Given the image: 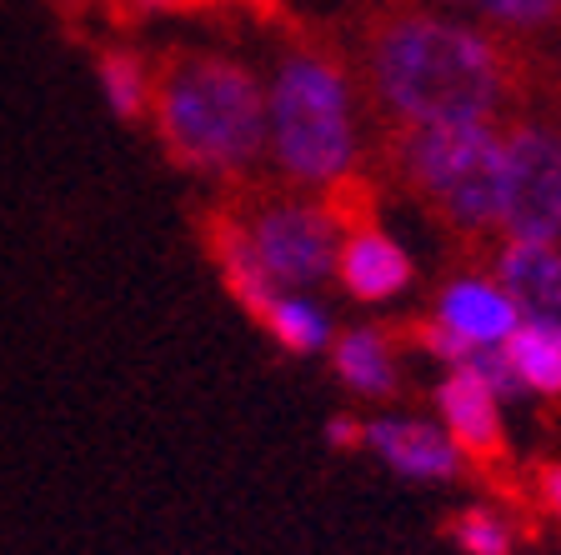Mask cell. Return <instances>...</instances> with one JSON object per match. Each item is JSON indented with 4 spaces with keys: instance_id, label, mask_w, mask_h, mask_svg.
I'll return each instance as SVG.
<instances>
[{
    "instance_id": "1",
    "label": "cell",
    "mask_w": 561,
    "mask_h": 555,
    "mask_svg": "<svg viewBox=\"0 0 561 555\" xmlns=\"http://www.w3.org/2000/svg\"><path fill=\"white\" fill-rule=\"evenodd\" d=\"M371 95L401 126L496 120L512 95L502 41L432 11H391L366 35Z\"/></svg>"
},
{
    "instance_id": "2",
    "label": "cell",
    "mask_w": 561,
    "mask_h": 555,
    "mask_svg": "<svg viewBox=\"0 0 561 555\" xmlns=\"http://www.w3.org/2000/svg\"><path fill=\"white\" fill-rule=\"evenodd\" d=\"M151 126L196 175H245L266 151V85L231 56L171 50L151 70Z\"/></svg>"
},
{
    "instance_id": "3",
    "label": "cell",
    "mask_w": 561,
    "mask_h": 555,
    "mask_svg": "<svg viewBox=\"0 0 561 555\" xmlns=\"http://www.w3.org/2000/svg\"><path fill=\"white\" fill-rule=\"evenodd\" d=\"M266 151L301 190H327L356 171V95L327 50L296 46L266 85Z\"/></svg>"
},
{
    "instance_id": "4",
    "label": "cell",
    "mask_w": 561,
    "mask_h": 555,
    "mask_svg": "<svg viewBox=\"0 0 561 555\" xmlns=\"http://www.w3.org/2000/svg\"><path fill=\"white\" fill-rule=\"evenodd\" d=\"M502 130L491 120H456V126H401L397 181L432 210L451 235L502 231Z\"/></svg>"
},
{
    "instance_id": "5",
    "label": "cell",
    "mask_w": 561,
    "mask_h": 555,
    "mask_svg": "<svg viewBox=\"0 0 561 555\" xmlns=\"http://www.w3.org/2000/svg\"><path fill=\"white\" fill-rule=\"evenodd\" d=\"M251 261L276 290H306L336 276L341 220L327 206V196H256L231 210Z\"/></svg>"
},
{
    "instance_id": "6",
    "label": "cell",
    "mask_w": 561,
    "mask_h": 555,
    "mask_svg": "<svg viewBox=\"0 0 561 555\" xmlns=\"http://www.w3.org/2000/svg\"><path fill=\"white\" fill-rule=\"evenodd\" d=\"M502 235L561 241V126L516 120L502 130Z\"/></svg>"
},
{
    "instance_id": "7",
    "label": "cell",
    "mask_w": 561,
    "mask_h": 555,
    "mask_svg": "<svg viewBox=\"0 0 561 555\" xmlns=\"http://www.w3.org/2000/svg\"><path fill=\"white\" fill-rule=\"evenodd\" d=\"M436 411H442L446 436L456 440V451L467 455V465L491 471L506 461V426H502V401L491 395V385L477 370L451 366L436 385Z\"/></svg>"
},
{
    "instance_id": "8",
    "label": "cell",
    "mask_w": 561,
    "mask_h": 555,
    "mask_svg": "<svg viewBox=\"0 0 561 555\" xmlns=\"http://www.w3.org/2000/svg\"><path fill=\"white\" fill-rule=\"evenodd\" d=\"M362 446L371 455H381L397 475L426 481V486H446V481L467 471V455L456 451L446 426H432V420L416 416H371L362 426Z\"/></svg>"
},
{
    "instance_id": "9",
    "label": "cell",
    "mask_w": 561,
    "mask_h": 555,
    "mask_svg": "<svg viewBox=\"0 0 561 555\" xmlns=\"http://www.w3.org/2000/svg\"><path fill=\"white\" fill-rule=\"evenodd\" d=\"M432 321L446 325L461 346L481 350V346H506L512 331L522 325V315H516V301L506 296L502 280L471 270V276H451L442 286V296L432 305Z\"/></svg>"
},
{
    "instance_id": "10",
    "label": "cell",
    "mask_w": 561,
    "mask_h": 555,
    "mask_svg": "<svg viewBox=\"0 0 561 555\" xmlns=\"http://www.w3.org/2000/svg\"><path fill=\"white\" fill-rule=\"evenodd\" d=\"M491 276L516 301L522 325L561 336V241H506Z\"/></svg>"
},
{
    "instance_id": "11",
    "label": "cell",
    "mask_w": 561,
    "mask_h": 555,
    "mask_svg": "<svg viewBox=\"0 0 561 555\" xmlns=\"http://www.w3.org/2000/svg\"><path fill=\"white\" fill-rule=\"evenodd\" d=\"M336 280L351 301H362V305L391 301V296H401V290L411 286V255L401 251L376 220H366V226H351V231L341 235Z\"/></svg>"
},
{
    "instance_id": "12",
    "label": "cell",
    "mask_w": 561,
    "mask_h": 555,
    "mask_svg": "<svg viewBox=\"0 0 561 555\" xmlns=\"http://www.w3.org/2000/svg\"><path fill=\"white\" fill-rule=\"evenodd\" d=\"M331 370L351 395L362 401H391L401 385V360L397 340L386 336L381 325H351L331 340Z\"/></svg>"
},
{
    "instance_id": "13",
    "label": "cell",
    "mask_w": 561,
    "mask_h": 555,
    "mask_svg": "<svg viewBox=\"0 0 561 555\" xmlns=\"http://www.w3.org/2000/svg\"><path fill=\"white\" fill-rule=\"evenodd\" d=\"M256 325L280 350H291V356H321L336 340L327 305H316L306 290H276V301L266 305V315Z\"/></svg>"
},
{
    "instance_id": "14",
    "label": "cell",
    "mask_w": 561,
    "mask_h": 555,
    "mask_svg": "<svg viewBox=\"0 0 561 555\" xmlns=\"http://www.w3.org/2000/svg\"><path fill=\"white\" fill-rule=\"evenodd\" d=\"M95 76H101V95L111 105V116H121L126 126L151 120V66L136 50H105L95 60Z\"/></svg>"
},
{
    "instance_id": "15",
    "label": "cell",
    "mask_w": 561,
    "mask_h": 555,
    "mask_svg": "<svg viewBox=\"0 0 561 555\" xmlns=\"http://www.w3.org/2000/svg\"><path fill=\"white\" fill-rule=\"evenodd\" d=\"M506 356L522 375V391L561 401V336H547L537 325H516L506 340Z\"/></svg>"
},
{
    "instance_id": "16",
    "label": "cell",
    "mask_w": 561,
    "mask_h": 555,
    "mask_svg": "<svg viewBox=\"0 0 561 555\" xmlns=\"http://www.w3.org/2000/svg\"><path fill=\"white\" fill-rule=\"evenodd\" d=\"M451 541L461 545V555H512L516 551L512 521L496 516L491 506H467L461 510V516L451 521Z\"/></svg>"
},
{
    "instance_id": "17",
    "label": "cell",
    "mask_w": 561,
    "mask_h": 555,
    "mask_svg": "<svg viewBox=\"0 0 561 555\" xmlns=\"http://www.w3.org/2000/svg\"><path fill=\"white\" fill-rule=\"evenodd\" d=\"M461 5H477L502 31H541V25L561 21V0H461Z\"/></svg>"
},
{
    "instance_id": "18",
    "label": "cell",
    "mask_w": 561,
    "mask_h": 555,
    "mask_svg": "<svg viewBox=\"0 0 561 555\" xmlns=\"http://www.w3.org/2000/svg\"><path fill=\"white\" fill-rule=\"evenodd\" d=\"M461 366L477 370L481 381L491 385V395H496V401H512V395H522V375H516V366H512V356H506V346H481V350H471Z\"/></svg>"
},
{
    "instance_id": "19",
    "label": "cell",
    "mask_w": 561,
    "mask_h": 555,
    "mask_svg": "<svg viewBox=\"0 0 561 555\" xmlns=\"http://www.w3.org/2000/svg\"><path fill=\"white\" fill-rule=\"evenodd\" d=\"M362 426L366 420H356V416H331L327 420V440L336 446V451H356V446H362Z\"/></svg>"
},
{
    "instance_id": "20",
    "label": "cell",
    "mask_w": 561,
    "mask_h": 555,
    "mask_svg": "<svg viewBox=\"0 0 561 555\" xmlns=\"http://www.w3.org/2000/svg\"><path fill=\"white\" fill-rule=\"evenodd\" d=\"M541 500L561 516V465H547V471H541Z\"/></svg>"
},
{
    "instance_id": "21",
    "label": "cell",
    "mask_w": 561,
    "mask_h": 555,
    "mask_svg": "<svg viewBox=\"0 0 561 555\" xmlns=\"http://www.w3.org/2000/svg\"><path fill=\"white\" fill-rule=\"evenodd\" d=\"M130 5H146V11H196L206 0H130Z\"/></svg>"
}]
</instances>
